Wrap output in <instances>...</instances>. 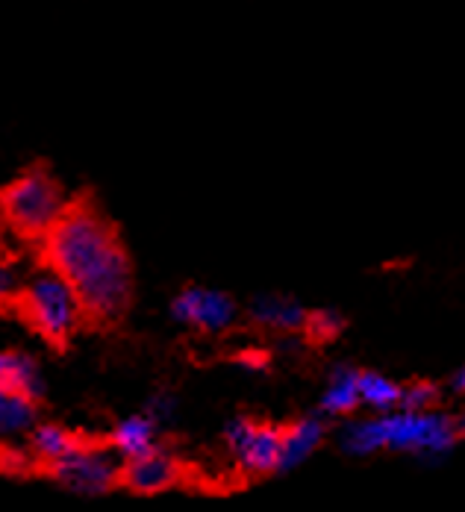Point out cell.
Wrapping results in <instances>:
<instances>
[{
    "instance_id": "1",
    "label": "cell",
    "mask_w": 465,
    "mask_h": 512,
    "mask_svg": "<svg viewBox=\"0 0 465 512\" xmlns=\"http://www.w3.org/2000/svg\"><path fill=\"white\" fill-rule=\"evenodd\" d=\"M42 271L62 277L83 312V330H112L133 307V262L115 221L92 192L74 195L36 248Z\"/></svg>"
},
{
    "instance_id": "2",
    "label": "cell",
    "mask_w": 465,
    "mask_h": 512,
    "mask_svg": "<svg viewBox=\"0 0 465 512\" xmlns=\"http://www.w3.org/2000/svg\"><path fill=\"white\" fill-rule=\"evenodd\" d=\"M65 195L59 180L45 162H33L15 180L0 186V221L27 245H42L51 227L65 212Z\"/></svg>"
},
{
    "instance_id": "3",
    "label": "cell",
    "mask_w": 465,
    "mask_h": 512,
    "mask_svg": "<svg viewBox=\"0 0 465 512\" xmlns=\"http://www.w3.org/2000/svg\"><path fill=\"white\" fill-rule=\"evenodd\" d=\"M12 318H18L56 354H65L77 330H83V312L74 289L53 271H42L21 286Z\"/></svg>"
},
{
    "instance_id": "4",
    "label": "cell",
    "mask_w": 465,
    "mask_h": 512,
    "mask_svg": "<svg viewBox=\"0 0 465 512\" xmlns=\"http://www.w3.org/2000/svg\"><path fill=\"white\" fill-rule=\"evenodd\" d=\"M380 442L392 451H407L424 460L445 457L460 439L457 418L442 412H386L377 418Z\"/></svg>"
},
{
    "instance_id": "5",
    "label": "cell",
    "mask_w": 465,
    "mask_h": 512,
    "mask_svg": "<svg viewBox=\"0 0 465 512\" xmlns=\"http://www.w3.org/2000/svg\"><path fill=\"white\" fill-rule=\"evenodd\" d=\"M121 468H124V462L118 460V451L112 448V442L89 436L71 457L53 462L42 474L53 477L65 489L101 495L121 480Z\"/></svg>"
},
{
    "instance_id": "6",
    "label": "cell",
    "mask_w": 465,
    "mask_h": 512,
    "mask_svg": "<svg viewBox=\"0 0 465 512\" xmlns=\"http://www.w3.org/2000/svg\"><path fill=\"white\" fill-rule=\"evenodd\" d=\"M283 436L286 427H277L271 421L257 418H233L224 430L227 448L236 457L239 468L248 474H271L283 465Z\"/></svg>"
},
{
    "instance_id": "7",
    "label": "cell",
    "mask_w": 465,
    "mask_h": 512,
    "mask_svg": "<svg viewBox=\"0 0 465 512\" xmlns=\"http://www.w3.org/2000/svg\"><path fill=\"white\" fill-rule=\"evenodd\" d=\"M171 312H174V318L180 324L198 327L204 333H221V330H227L233 324L236 304L224 292L204 289V286H189L174 298Z\"/></svg>"
},
{
    "instance_id": "8",
    "label": "cell",
    "mask_w": 465,
    "mask_h": 512,
    "mask_svg": "<svg viewBox=\"0 0 465 512\" xmlns=\"http://www.w3.org/2000/svg\"><path fill=\"white\" fill-rule=\"evenodd\" d=\"M183 480V462L171 457L168 451H159L139 460H127L121 468V486L136 492V495H156Z\"/></svg>"
},
{
    "instance_id": "9",
    "label": "cell",
    "mask_w": 465,
    "mask_h": 512,
    "mask_svg": "<svg viewBox=\"0 0 465 512\" xmlns=\"http://www.w3.org/2000/svg\"><path fill=\"white\" fill-rule=\"evenodd\" d=\"M0 392L33 407L42 404V383L33 359L18 351H0Z\"/></svg>"
},
{
    "instance_id": "10",
    "label": "cell",
    "mask_w": 465,
    "mask_h": 512,
    "mask_svg": "<svg viewBox=\"0 0 465 512\" xmlns=\"http://www.w3.org/2000/svg\"><path fill=\"white\" fill-rule=\"evenodd\" d=\"M86 439H89L86 433H74V430L59 427V424H39L30 436V451L39 460V474L53 462L71 457Z\"/></svg>"
},
{
    "instance_id": "11",
    "label": "cell",
    "mask_w": 465,
    "mask_h": 512,
    "mask_svg": "<svg viewBox=\"0 0 465 512\" xmlns=\"http://www.w3.org/2000/svg\"><path fill=\"white\" fill-rule=\"evenodd\" d=\"M251 318L265 327H277L280 333H304L310 312L292 298L262 295V298H254V304H251Z\"/></svg>"
},
{
    "instance_id": "12",
    "label": "cell",
    "mask_w": 465,
    "mask_h": 512,
    "mask_svg": "<svg viewBox=\"0 0 465 512\" xmlns=\"http://www.w3.org/2000/svg\"><path fill=\"white\" fill-rule=\"evenodd\" d=\"M112 448L124 457V460H139L156 451V421L151 415H133L127 421H121L115 427V433L109 436Z\"/></svg>"
},
{
    "instance_id": "13",
    "label": "cell",
    "mask_w": 465,
    "mask_h": 512,
    "mask_svg": "<svg viewBox=\"0 0 465 512\" xmlns=\"http://www.w3.org/2000/svg\"><path fill=\"white\" fill-rule=\"evenodd\" d=\"M324 439V424L318 418H301L286 427L283 436V465L280 468H295L310 457L312 451Z\"/></svg>"
},
{
    "instance_id": "14",
    "label": "cell",
    "mask_w": 465,
    "mask_h": 512,
    "mask_svg": "<svg viewBox=\"0 0 465 512\" xmlns=\"http://www.w3.org/2000/svg\"><path fill=\"white\" fill-rule=\"evenodd\" d=\"M362 404L360 398V371L354 368H336L333 371V380L324 392V401H321V410L330 412V415H351Z\"/></svg>"
},
{
    "instance_id": "15",
    "label": "cell",
    "mask_w": 465,
    "mask_h": 512,
    "mask_svg": "<svg viewBox=\"0 0 465 512\" xmlns=\"http://www.w3.org/2000/svg\"><path fill=\"white\" fill-rule=\"evenodd\" d=\"M401 395H404V386L392 383L389 377H383L377 371H362L360 374V398L362 404H368L371 410L386 415L395 407H401Z\"/></svg>"
},
{
    "instance_id": "16",
    "label": "cell",
    "mask_w": 465,
    "mask_h": 512,
    "mask_svg": "<svg viewBox=\"0 0 465 512\" xmlns=\"http://www.w3.org/2000/svg\"><path fill=\"white\" fill-rule=\"evenodd\" d=\"M342 448L348 454H357V457H365V454H374L383 448L380 442V427H377V418H368V421H354L342 430Z\"/></svg>"
},
{
    "instance_id": "17",
    "label": "cell",
    "mask_w": 465,
    "mask_h": 512,
    "mask_svg": "<svg viewBox=\"0 0 465 512\" xmlns=\"http://www.w3.org/2000/svg\"><path fill=\"white\" fill-rule=\"evenodd\" d=\"M345 324L348 321L336 309H315V312H310V318H307L304 339L310 345H327V342H333L345 330Z\"/></svg>"
},
{
    "instance_id": "18",
    "label": "cell",
    "mask_w": 465,
    "mask_h": 512,
    "mask_svg": "<svg viewBox=\"0 0 465 512\" xmlns=\"http://www.w3.org/2000/svg\"><path fill=\"white\" fill-rule=\"evenodd\" d=\"M36 410L39 407H33L27 401H18V398H9V395L0 392V433L27 430L36 421Z\"/></svg>"
},
{
    "instance_id": "19",
    "label": "cell",
    "mask_w": 465,
    "mask_h": 512,
    "mask_svg": "<svg viewBox=\"0 0 465 512\" xmlns=\"http://www.w3.org/2000/svg\"><path fill=\"white\" fill-rule=\"evenodd\" d=\"M439 401V386L430 380H415L410 386H404L401 395V410L404 412H430V407Z\"/></svg>"
},
{
    "instance_id": "20",
    "label": "cell",
    "mask_w": 465,
    "mask_h": 512,
    "mask_svg": "<svg viewBox=\"0 0 465 512\" xmlns=\"http://www.w3.org/2000/svg\"><path fill=\"white\" fill-rule=\"evenodd\" d=\"M21 280L15 274V256L3 259L0 262V318L3 315H12V307H15V298L21 292Z\"/></svg>"
},
{
    "instance_id": "21",
    "label": "cell",
    "mask_w": 465,
    "mask_h": 512,
    "mask_svg": "<svg viewBox=\"0 0 465 512\" xmlns=\"http://www.w3.org/2000/svg\"><path fill=\"white\" fill-rule=\"evenodd\" d=\"M242 362H248V365H265V357L262 354H242Z\"/></svg>"
},
{
    "instance_id": "22",
    "label": "cell",
    "mask_w": 465,
    "mask_h": 512,
    "mask_svg": "<svg viewBox=\"0 0 465 512\" xmlns=\"http://www.w3.org/2000/svg\"><path fill=\"white\" fill-rule=\"evenodd\" d=\"M3 230H6V227H3V221H0V262H3V259H9V248H6V239H3Z\"/></svg>"
},
{
    "instance_id": "23",
    "label": "cell",
    "mask_w": 465,
    "mask_h": 512,
    "mask_svg": "<svg viewBox=\"0 0 465 512\" xmlns=\"http://www.w3.org/2000/svg\"><path fill=\"white\" fill-rule=\"evenodd\" d=\"M454 386H457L460 392H465V368L463 371H457V377H454Z\"/></svg>"
},
{
    "instance_id": "24",
    "label": "cell",
    "mask_w": 465,
    "mask_h": 512,
    "mask_svg": "<svg viewBox=\"0 0 465 512\" xmlns=\"http://www.w3.org/2000/svg\"><path fill=\"white\" fill-rule=\"evenodd\" d=\"M457 430H460V436H465V412L463 418H457Z\"/></svg>"
},
{
    "instance_id": "25",
    "label": "cell",
    "mask_w": 465,
    "mask_h": 512,
    "mask_svg": "<svg viewBox=\"0 0 465 512\" xmlns=\"http://www.w3.org/2000/svg\"><path fill=\"white\" fill-rule=\"evenodd\" d=\"M3 448H6V445H0V457H3Z\"/></svg>"
}]
</instances>
